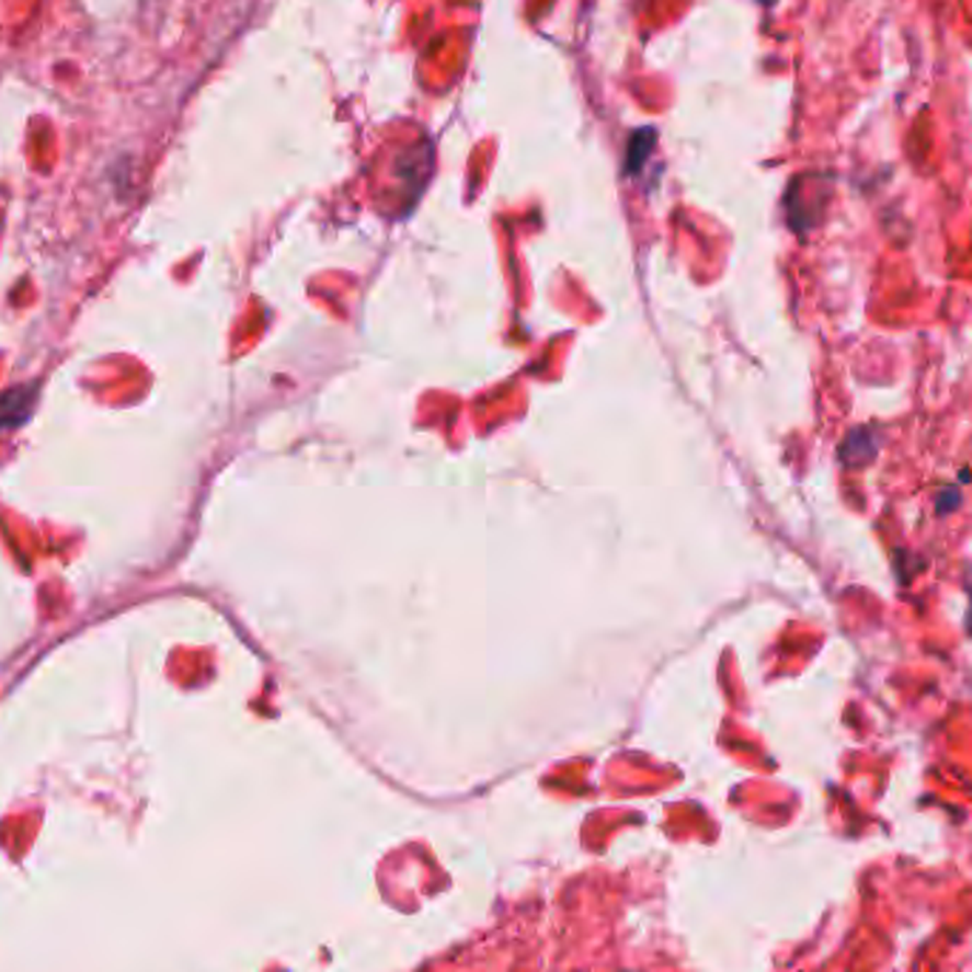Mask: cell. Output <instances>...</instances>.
I'll return each mask as SVG.
<instances>
[{
	"instance_id": "1",
	"label": "cell",
	"mask_w": 972,
	"mask_h": 972,
	"mask_svg": "<svg viewBox=\"0 0 972 972\" xmlns=\"http://www.w3.org/2000/svg\"><path fill=\"white\" fill-rule=\"evenodd\" d=\"M32 392L14 390L9 396L0 399V430L9 427V424H21L28 413H32Z\"/></svg>"
},
{
	"instance_id": "2",
	"label": "cell",
	"mask_w": 972,
	"mask_h": 972,
	"mask_svg": "<svg viewBox=\"0 0 972 972\" xmlns=\"http://www.w3.org/2000/svg\"><path fill=\"white\" fill-rule=\"evenodd\" d=\"M657 137H654V128H640V131L631 137L629 142V165L626 171H637V165L651 155V148H654Z\"/></svg>"
},
{
	"instance_id": "3",
	"label": "cell",
	"mask_w": 972,
	"mask_h": 972,
	"mask_svg": "<svg viewBox=\"0 0 972 972\" xmlns=\"http://www.w3.org/2000/svg\"><path fill=\"white\" fill-rule=\"evenodd\" d=\"M763 3H774V0H763Z\"/></svg>"
}]
</instances>
